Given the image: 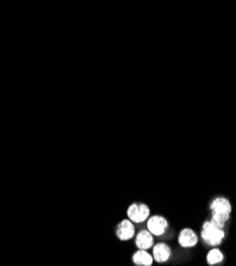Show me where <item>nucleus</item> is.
<instances>
[{"instance_id": "obj_1", "label": "nucleus", "mask_w": 236, "mask_h": 266, "mask_svg": "<svg viewBox=\"0 0 236 266\" xmlns=\"http://www.w3.org/2000/svg\"><path fill=\"white\" fill-rule=\"evenodd\" d=\"M225 236H226L225 230L218 229L210 220L206 222L202 225L201 238L208 245L212 247H216L218 245H221L223 243Z\"/></svg>"}, {"instance_id": "obj_8", "label": "nucleus", "mask_w": 236, "mask_h": 266, "mask_svg": "<svg viewBox=\"0 0 236 266\" xmlns=\"http://www.w3.org/2000/svg\"><path fill=\"white\" fill-rule=\"evenodd\" d=\"M135 245L140 250H148L154 245V238L148 230H142L135 238Z\"/></svg>"}, {"instance_id": "obj_6", "label": "nucleus", "mask_w": 236, "mask_h": 266, "mask_svg": "<svg viewBox=\"0 0 236 266\" xmlns=\"http://www.w3.org/2000/svg\"><path fill=\"white\" fill-rule=\"evenodd\" d=\"M135 234V228L133 222L130 220H124L118 224L116 229V236L120 240H131Z\"/></svg>"}, {"instance_id": "obj_10", "label": "nucleus", "mask_w": 236, "mask_h": 266, "mask_svg": "<svg viewBox=\"0 0 236 266\" xmlns=\"http://www.w3.org/2000/svg\"><path fill=\"white\" fill-rule=\"evenodd\" d=\"M225 259L224 252L219 248H212L207 254V263L210 266H215L217 264H221Z\"/></svg>"}, {"instance_id": "obj_4", "label": "nucleus", "mask_w": 236, "mask_h": 266, "mask_svg": "<svg viewBox=\"0 0 236 266\" xmlns=\"http://www.w3.org/2000/svg\"><path fill=\"white\" fill-rule=\"evenodd\" d=\"M198 236L196 232H195L191 228H184L180 231V234H179L178 242L180 244L181 247L183 248H192L195 247L198 244Z\"/></svg>"}, {"instance_id": "obj_2", "label": "nucleus", "mask_w": 236, "mask_h": 266, "mask_svg": "<svg viewBox=\"0 0 236 266\" xmlns=\"http://www.w3.org/2000/svg\"><path fill=\"white\" fill-rule=\"evenodd\" d=\"M127 214L129 216V220L132 222L140 224L149 218L150 210L147 204H133L128 208Z\"/></svg>"}, {"instance_id": "obj_11", "label": "nucleus", "mask_w": 236, "mask_h": 266, "mask_svg": "<svg viewBox=\"0 0 236 266\" xmlns=\"http://www.w3.org/2000/svg\"><path fill=\"white\" fill-rule=\"evenodd\" d=\"M229 218L230 215L228 214H212L210 222L218 229H225L226 224L228 220H229Z\"/></svg>"}, {"instance_id": "obj_3", "label": "nucleus", "mask_w": 236, "mask_h": 266, "mask_svg": "<svg viewBox=\"0 0 236 266\" xmlns=\"http://www.w3.org/2000/svg\"><path fill=\"white\" fill-rule=\"evenodd\" d=\"M147 227L152 236H161L165 234L166 229L168 228V222L161 215H153L148 220Z\"/></svg>"}, {"instance_id": "obj_5", "label": "nucleus", "mask_w": 236, "mask_h": 266, "mask_svg": "<svg viewBox=\"0 0 236 266\" xmlns=\"http://www.w3.org/2000/svg\"><path fill=\"white\" fill-rule=\"evenodd\" d=\"M152 256L156 262L165 263L172 256V248L165 243H158L152 247Z\"/></svg>"}, {"instance_id": "obj_9", "label": "nucleus", "mask_w": 236, "mask_h": 266, "mask_svg": "<svg viewBox=\"0 0 236 266\" xmlns=\"http://www.w3.org/2000/svg\"><path fill=\"white\" fill-rule=\"evenodd\" d=\"M132 261L137 266H151L154 262L152 254L147 250H137L132 256Z\"/></svg>"}, {"instance_id": "obj_7", "label": "nucleus", "mask_w": 236, "mask_h": 266, "mask_svg": "<svg viewBox=\"0 0 236 266\" xmlns=\"http://www.w3.org/2000/svg\"><path fill=\"white\" fill-rule=\"evenodd\" d=\"M211 211L213 214H228L231 215L232 206L229 202V199L226 197H217L213 202H211Z\"/></svg>"}]
</instances>
